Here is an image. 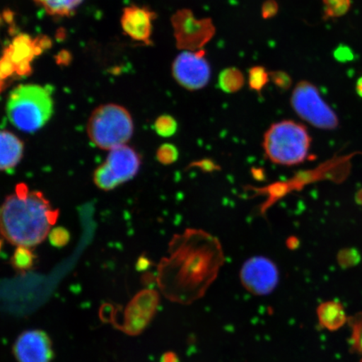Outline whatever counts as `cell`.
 <instances>
[{
	"instance_id": "cell-1",
	"label": "cell",
	"mask_w": 362,
	"mask_h": 362,
	"mask_svg": "<svg viewBox=\"0 0 362 362\" xmlns=\"http://www.w3.org/2000/svg\"><path fill=\"white\" fill-rule=\"evenodd\" d=\"M57 217L58 211L42 192L21 185L0 206V234L17 247L37 246L49 236Z\"/></svg>"
},
{
	"instance_id": "cell-2",
	"label": "cell",
	"mask_w": 362,
	"mask_h": 362,
	"mask_svg": "<svg viewBox=\"0 0 362 362\" xmlns=\"http://www.w3.org/2000/svg\"><path fill=\"white\" fill-rule=\"evenodd\" d=\"M51 93L42 86H18L8 98L6 111L8 120L16 128L34 133L47 123L53 113Z\"/></svg>"
},
{
	"instance_id": "cell-3",
	"label": "cell",
	"mask_w": 362,
	"mask_h": 362,
	"mask_svg": "<svg viewBox=\"0 0 362 362\" xmlns=\"http://www.w3.org/2000/svg\"><path fill=\"white\" fill-rule=\"evenodd\" d=\"M311 139L305 126L291 120L274 124L267 131L262 146L274 164L296 165L307 158Z\"/></svg>"
},
{
	"instance_id": "cell-4",
	"label": "cell",
	"mask_w": 362,
	"mask_h": 362,
	"mask_svg": "<svg viewBox=\"0 0 362 362\" xmlns=\"http://www.w3.org/2000/svg\"><path fill=\"white\" fill-rule=\"evenodd\" d=\"M87 133L90 141L103 151L125 146L134 134L132 116L117 104H104L90 115Z\"/></svg>"
},
{
	"instance_id": "cell-5",
	"label": "cell",
	"mask_w": 362,
	"mask_h": 362,
	"mask_svg": "<svg viewBox=\"0 0 362 362\" xmlns=\"http://www.w3.org/2000/svg\"><path fill=\"white\" fill-rule=\"evenodd\" d=\"M291 103L298 116L316 128L334 129L338 126L339 119L336 112L325 103L319 90L310 81H301L297 83L293 90Z\"/></svg>"
},
{
	"instance_id": "cell-6",
	"label": "cell",
	"mask_w": 362,
	"mask_h": 362,
	"mask_svg": "<svg viewBox=\"0 0 362 362\" xmlns=\"http://www.w3.org/2000/svg\"><path fill=\"white\" fill-rule=\"evenodd\" d=\"M141 158L134 148L122 146L111 149L107 160L94 171V184L103 191H111L132 180L140 169Z\"/></svg>"
},
{
	"instance_id": "cell-7",
	"label": "cell",
	"mask_w": 362,
	"mask_h": 362,
	"mask_svg": "<svg viewBox=\"0 0 362 362\" xmlns=\"http://www.w3.org/2000/svg\"><path fill=\"white\" fill-rule=\"evenodd\" d=\"M176 47L181 51L196 52L203 49L216 34L210 18L198 19L189 8H180L170 19Z\"/></svg>"
},
{
	"instance_id": "cell-8",
	"label": "cell",
	"mask_w": 362,
	"mask_h": 362,
	"mask_svg": "<svg viewBox=\"0 0 362 362\" xmlns=\"http://www.w3.org/2000/svg\"><path fill=\"white\" fill-rule=\"evenodd\" d=\"M171 71L176 83L189 90L205 88L211 76L210 63L203 49L179 54L172 63Z\"/></svg>"
},
{
	"instance_id": "cell-9",
	"label": "cell",
	"mask_w": 362,
	"mask_h": 362,
	"mask_svg": "<svg viewBox=\"0 0 362 362\" xmlns=\"http://www.w3.org/2000/svg\"><path fill=\"white\" fill-rule=\"evenodd\" d=\"M240 278L243 287L255 296H267L274 291L279 280L277 266L265 257L256 256L244 262Z\"/></svg>"
},
{
	"instance_id": "cell-10",
	"label": "cell",
	"mask_w": 362,
	"mask_h": 362,
	"mask_svg": "<svg viewBox=\"0 0 362 362\" xmlns=\"http://www.w3.org/2000/svg\"><path fill=\"white\" fill-rule=\"evenodd\" d=\"M40 48L42 45H36L28 36H19L6 49L0 60V78L4 80L13 74L20 76L28 74L30 63L38 55Z\"/></svg>"
},
{
	"instance_id": "cell-11",
	"label": "cell",
	"mask_w": 362,
	"mask_h": 362,
	"mask_svg": "<svg viewBox=\"0 0 362 362\" xmlns=\"http://www.w3.org/2000/svg\"><path fill=\"white\" fill-rule=\"evenodd\" d=\"M158 302L156 291H144L138 293L127 307L120 329L131 336L141 333L155 315Z\"/></svg>"
},
{
	"instance_id": "cell-12",
	"label": "cell",
	"mask_w": 362,
	"mask_h": 362,
	"mask_svg": "<svg viewBox=\"0 0 362 362\" xmlns=\"http://www.w3.org/2000/svg\"><path fill=\"white\" fill-rule=\"evenodd\" d=\"M13 353L19 362H51L53 358L51 339L38 329L22 333L13 346Z\"/></svg>"
},
{
	"instance_id": "cell-13",
	"label": "cell",
	"mask_w": 362,
	"mask_h": 362,
	"mask_svg": "<svg viewBox=\"0 0 362 362\" xmlns=\"http://www.w3.org/2000/svg\"><path fill=\"white\" fill-rule=\"evenodd\" d=\"M157 15L148 7L132 6L126 7L121 17V26L131 39L151 45L153 22Z\"/></svg>"
},
{
	"instance_id": "cell-14",
	"label": "cell",
	"mask_w": 362,
	"mask_h": 362,
	"mask_svg": "<svg viewBox=\"0 0 362 362\" xmlns=\"http://www.w3.org/2000/svg\"><path fill=\"white\" fill-rule=\"evenodd\" d=\"M24 155V143L8 130H0V171L8 170L19 164Z\"/></svg>"
},
{
	"instance_id": "cell-15",
	"label": "cell",
	"mask_w": 362,
	"mask_h": 362,
	"mask_svg": "<svg viewBox=\"0 0 362 362\" xmlns=\"http://www.w3.org/2000/svg\"><path fill=\"white\" fill-rule=\"evenodd\" d=\"M320 324L325 329L337 330L346 322L345 310L341 303L328 301L321 304L317 310Z\"/></svg>"
},
{
	"instance_id": "cell-16",
	"label": "cell",
	"mask_w": 362,
	"mask_h": 362,
	"mask_svg": "<svg viewBox=\"0 0 362 362\" xmlns=\"http://www.w3.org/2000/svg\"><path fill=\"white\" fill-rule=\"evenodd\" d=\"M49 15L68 16L80 6L83 0H35Z\"/></svg>"
},
{
	"instance_id": "cell-17",
	"label": "cell",
	"mask_w": 362,
	"mask_h": 362,
	"mask_svg": "<svg viewBox=\"0 0 362 362\" xmlns=\"http://www.w3.org/2000/svg\"><path fill=\"white\" fill-rule=\"evenodd\" d=\"M219 87L226 93H235L243 88L245 78L237 67L226 68L221 72L218 78Z\"/></svg>"
},
{
	"instance_id": "cell-18",
	"label": "cell",
	"mask_w": 362,
	"mask_h": 362,
	"mask_svg": "<svg viewBox=\"0 0 362 362\" xmlns=\"http://www.w3.org/2000/svg\"><path fill=\"white\" fill-rule=\"evenodd\" d=\"M270 79L269 72L261 66H252L248 71L249 88L260 94Z\"/></svg>"
},
{
	"instance_id": "cell-19",
	"label": "cell",
	"mask_w": 362,
	"mask_h": 362,
	"mask_svg": "<svg viewBox=\"0 0 362 362\" xmlns=\"http://www.w3.org/2000/svg\"><path fill=\"white\" fill-rule=\"evenodd\" d=\"M324 16L329 19L346 16L351 7V0H322Z\"/></svg>"
},
{
	"instance_id": "cell-20",
	"label": "cell",
	"mask_w": 362,
	"mask_h": 362,
	"mask_svg": "<svg viewBox=\"0 0 362 362\" xmlns=\"http://www.w3.org/2000/svg\"><path fill=\"white\" fill-rule=\"evenodd\" d=\"M13 268L20 271L28 270L34 265V255L29 247H18L12 257Z\"/></svg>"
},
{
	"instance_id": "cell-21",
	"label": "cell",
	"mask_w": 362,
	"mask_h": 362,
	"mask_svg": "<svg viewBox=\"0 0 362 362\" xmlns=\"http://www.w3.org/2000/svg\"><path fill=\"white\" fill-rule=\"evenodd\" d=\"M156 133L161 137L169 138L173 136L178 129L177 122L175 117L164 115L158 117L155 123Z\"/></svg>"
},
{
	"instance_id": "cell-22",
	"label": "cell",
	"mask_w": 362,
	"mask_h": 362,
	"mask_svg": "<svg viewBox=\"0 0 362 362\" xmlns=\"http://www.w3.org/2000/svg\"><path fill=\"white\" fill-rule=\"evenodd\" d=\"M178 149L170 144H163L157 151L158 160L163 165H170L177 160Z\"/></svg>"
},
{
	"instance_id": "cell-23",
	"label": "cell",
	"mask_w": 362,
	"mask_h": 362,
	"mask_svg": "<svg viewBox=\"0 0 362 362\" xmlns=\"http://www.w3.org/2000/svg\"><path fill=\"white\" fill-rule=\"evenodd\" d=\"M49 242L54 247H62L66 245L70 240V234L63 228H52L49 233Z\"/></svg>"
},
{
	"instance_id": "cell-24",
	"label": "cell",
	"mask_w": 362,
	"mask_h": 362,
	"mask_svg": "<svg viewBox=\"0 0 362 362\" xmlns=\"http://www.w3.org/2000/svg\"><path fill=\"white\" fill-rule=\"evenodd\" d=\"M270 79L273 81L276 87L283 90H286L292 86V78L287 72L276 71L269 72Z\"/></svg>"
},
{
	"instance_id": "cell-25",
	"label": "cell",
	"mask_w": 362,
	"mask_h": 362,
	"mask_svg": "<svg viewBox=\"0 0 362 362\" xmlns=\"http://www.w3.org/2000/svg\"><path fill=\"white\" fill-rule=\"evenodd\" d=\"M334 59L339 62H351L354 59V52L352 49L345 45H339V47L334 49Z\"/></svg>"
},
{
	"instance_id": "cell-26",
	"label": "cell",
	"mask_w": 362,
	"mask_h": 362,
	"mask_svg": "<svg viewBox=\"0 0 362 362\" xmlns=\"http://www.w3.org/2000/svg\"><path fill=\"white\" fill-rule=\"evenodd\" d=\"M279 4L275 0H267L262 6V16L264 19H271L277 15Z\"/></svg>"
},
{
	"instance_id": "cell-27",
	"label": "cell",
	"mask_w": 362,
	"mask_h": 362,
	"mask_svg": "<svg viewBox=\"0 0 362 362\" xmlns=\"http://www.w3.org/2000/svg\"><path fill=\"white\" fill-rule=\"evenodd\" d=\"M160 362H180L178 357L174 354V353L169 352L166 353L162 356Z\"/></svg>"
},
{
	"instance_id": "cell-28",
	"label": "cell",
	"mask_w": 362,
	"mask_h": 362,
	"mask_svg": "<svg viewBox=\"0 0 362 362\" xmlns=\"http://www.w3.org/2000/svg\"><path fill=\"white\" fill-rule=\"evenodd\" d=\"M356 92L362 97V76L357 81L356 83Z\"/></svg>"
},
{
	"instance_id": "cell-29",
	"label": "cell",
	"mask_w": 362,
	"mask_h": 362,
	"mask_svg": "<svg viewBox=\"0 0 362 362\" xmlns=\"http://www.w3.org/2000/svg\"><path fill=\"white\" fill-rule=\"evenodd\" d=\"M1 247H2V242L0 241V249H1Z\"/></svg>"
},
{
	"instance_id": "cell-30",
	"label": "cell",
	"mask_w": 362,
	"mask_h": 362,
	"mask_svg": "<svg viewBox=\"0 0 362 362\" xmlns=\"http://www.w3.org/2000/svg\"><path fill=\"white\" fill-rule=\"evenodd\" d=\"M361 362H362V360H361Z\"/></svg>"
}]
</instances>
